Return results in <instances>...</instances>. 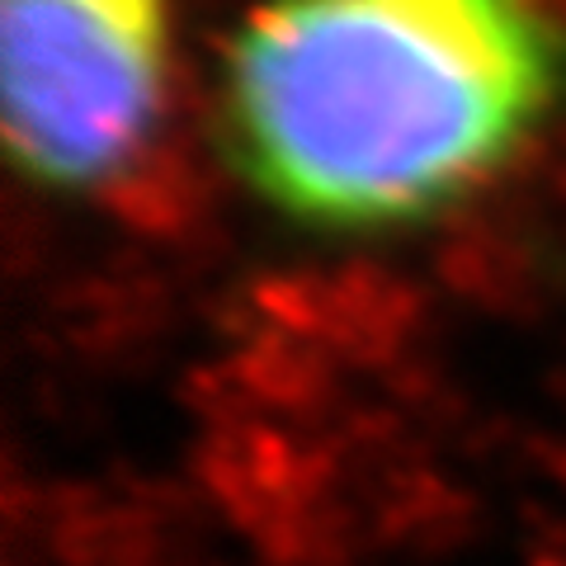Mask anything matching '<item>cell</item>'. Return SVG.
I'll use <instances>...</instances> for the list:
<instances>
[{"instance_id": "cell-1", "label": "cell", "mask_w": 566, "mask_h": 566, "mask_svg": "<svg viewBox=\"0 0 566 566\" xmlns=\"http://www.w3.org/2000/svg\"><path fill=\"white\" fill-rule=\"evenodd\" d=\"M528 0H270L232 48V133L279 203L392 222L482 175L553 85Z\"/></svg>"}, {"instance_id": "cell-2", "label": "cell", "mask_w": 566, "mask_h": 566, "mask_svg": "<svg viewBox=\"0 0 566 566\" xmlns=\"http://www.w3.org/2000/svg\"><path fill=\"white\" fill-rule=\"evenodd\" d=\"M161 0H0L14 161L52 185L118 170L161 95Z\"/></svg>"}]
</instances>
